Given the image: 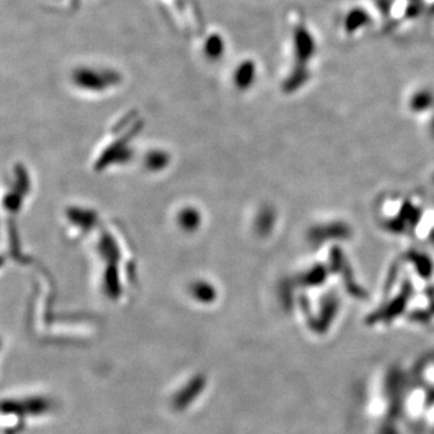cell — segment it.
Returning a JSON list of instances; mask_svg holds the SVG:
<instances>
[{
	"label": "cell",
	"mask_w": 434,
	"mask_h": 434,
	"mask_svg": "<svg viewBox=\"0 0 434 434\" xmlns=\"http://www.w3.org/2000/svg\"><path fill=\"white\" fill-rule=\"evenodd\" d=\"M204 387V379L197 376L193 380L188 381L184 389H181L175 397V406L179 409H186L192 400H197L200 391Z\"/></svg>",
	"instance_id": "1"
}]
</instances>
